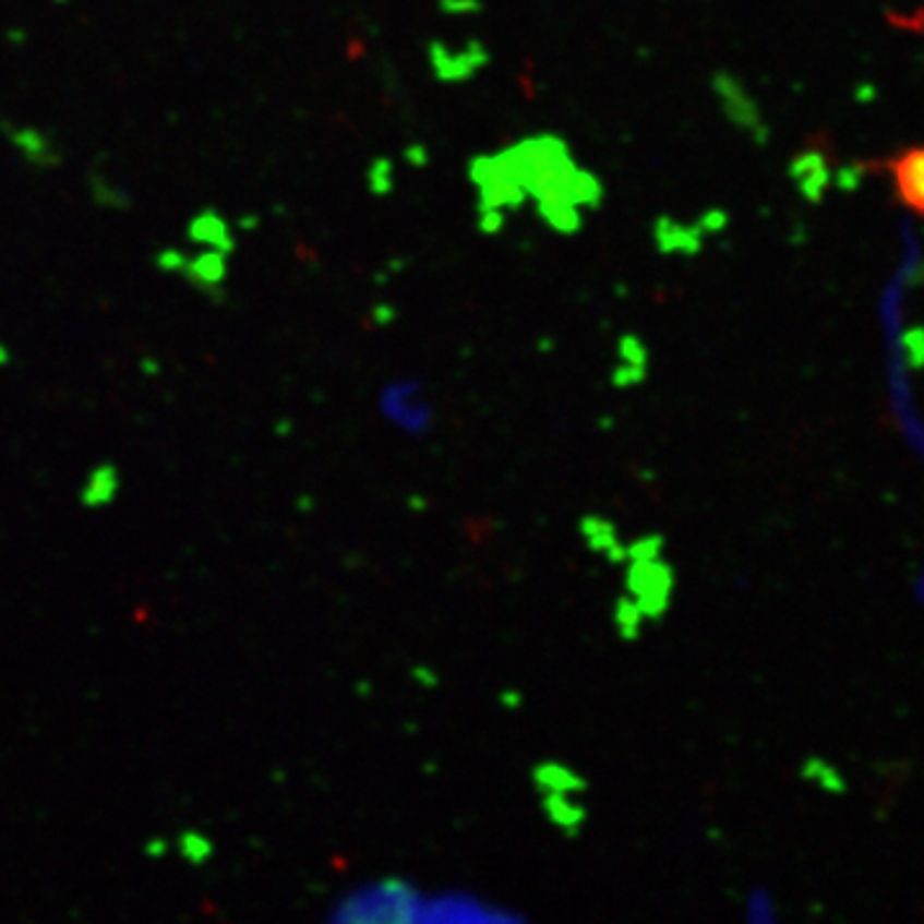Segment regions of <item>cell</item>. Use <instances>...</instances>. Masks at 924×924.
I'll return each instance as SVG.
<instances>
[{
    "instance_id": "obj_3",
    "label": "cell",
    "mask_w": 924,
    "mask_h": 924,
    "mask_svg": "<svg viewBox=\"0 0 924 924\" xmlns=\"http://www.w3.org/2000/svg\"><path fill=\"white\" fill-rule=\"evenodd\" d=\"M375 406L385 424L406 436H427L436 424L432 393L419 375L391 377L377 391Z\"/></svg>"
},
{
    "instance_id": "obj_6",
    "label": "cell",
    "mask_w": 924,
    "mask_h": 924,
    "mask_svg": "<svg viewBox=\"0 0 924 924\" xmlns=\"http://www.w3.org/2000/svg\"><path fill=\"white\" fill-rule=\"evenodd\" d=\"M655 244L663 254H694L704 244V227L665 216L655 227Z\"/></svg>"
},
{
    "instance_id": "obj_2",
    "label": "cell",
    "mask_w": 924,
    "mask_h": 924,
    "mask_svg": "<svg viewBox=\"0 0 924 924\" xmlns=\"http://www.w3.org/2000/svg\"><path fill=\"white\" fill-rule=\"evenodd\" d=\"M424 889L409 878H370L334 901L329 920L339 924H419Z\"/></svg>"
},
{
    "instance_id": "obj_4",
    "label": "cell",
    "mask_w": 924,
    "mask_h": 924,
    "mask_svg": "<svg viewBox=\"0 0 924 924\" xmlns=\"http://www.w3.org/2000/svg\"><path fill=\"white\" fill-rule=\"evenodd\" d=\"M711 98L722 113V119L730 123L734 131H740L742 136L753 142H766L768 140V121L763 116V108L758 98L753 96L751 87L745 85V80L734 75L730 70H719L711 77Z\"/></svg>"
},
{
    "instance_id": "obj_5",
    "label": "cell",
    "mask_w": 924,
    "mask_h": 924,
    "mask_svg": "<svg viewBox=\"0 0 924 924\" xmlns=\"http://www.w3.org/2000/svg\"><path fill=\"white\" fill-rule=\"evenodd\" d=\"M886 170L893 180V193L912 214L924 218V144L907 147L886 159Z\"/></svg>"
},
{
    "instance_id": "obj_1",
    "label": "cell",
    "mask_w": 924,
    "mask_h": 924,
    "mask_svg": "<svg viewBox=\"0 0 924 924\" xmlns=\"http://www.w3.org/2000/svg\"><path fill=\"white\" fill-rule=\"evenodd\" d=\"M476 214L485 231H499L524 206L557 235H576L601 206L603 185L573 157L565 140L537 134L512 147L480 155L468 167Z\"/></svg>"
},
{
    "instance_id": "obj_7",
    "label": "cell",
    "mask_w": 924,
    "mask_h": 924,
    "mask_svg": "<svg viewBox=\"0 0 924 924\" xmlns=\"http://www.w3.org/2000/svg\"><path fill=\"white\" fill-rule=\"evenodd\" d=\"M791 170H794V180L799 191H802L804 195H809V199H819V195L825 193L827 165L817 152H809V155L799 157Z\"/></svg>"
},
{
    "instance_id": "obj_8",
    "label": "cell",
    "mask_w": 924,
    "mask_h": 924,
    "mask_svg": "<svg viewBox=\"0 0 924 924\" xmlns=\"http://www.w3.org/2000/svg\"><path fill=\"white\" fill-rule=\"evenodd\" d=\"M742 912H745L747 922H755V924L773 922L776 920V901L766 889H763V886H758V889L747 891L745 901H742Z\"/></svg>"
}]
</instances>
